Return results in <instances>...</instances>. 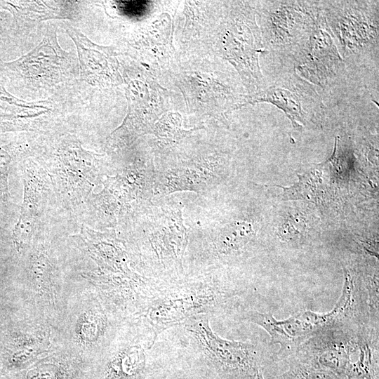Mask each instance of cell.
<instances>
[{"label":"cell","instance_id":"1","mask_svg":"<svg viewBox=\"0 0 379 379\" xmlns=\"http://www.w3.org/2000/svg\"><path fill=\"white\" fill-rule=\"evenodd\" d=\"M57 155L58 161L49 167L47 175L60 197L65 203L76 205L88 195L97 182V159L72 135L61 140Z\"/></svg>","mask_w":379,"mask_h":379},{"label":"cell","instance_id":"2","mask_svg":"<svg viewBox=\"0 0 379 379\" xmlns=\"http://www.w3.org/2000/svg\"><path fill=\"white\" fill-rule=\"evenodd\" d=\"M329 13L330 30H333L344 55L378 46V15H372L365 8L364 2L343 1Z\"/></svg>","mask_w":379,"mask_h":379},{"label":"cell","instance_id":"3","mask_svg":"<svg viewBox=\"0 0 379 379\" xmlns=\"http://www.w3.org/2000/svg\"><path fill=\"white\" fill-rule=\"evenodd\" d=\"M318 16L302 1L268 3L265 27L268 46L281 48L302 40L301 36L308 35Z\"/></svg>","mask_w":379,"mask_h":379},{"label":"cell","instance_id":"4","mask_svg":"<svg viewBox=\"0 0 379 379\" xmlns=\"http://www.w3.org/2000/svg\"><path fill=\"white\" fill-rule=\"evenodd\" d=\"M317 18L301 49L298 68L308 79L315 83L326 79L342 62V58L331 36L328 26Z\"/></svg>","mask_w":379,"mask_h":379},{"label":"cell","instance_id":"5","mask_svg":"<svg viewBox=\"0 0 379 379\" xmlns=\"http://www.w3.org/2000/svg\"><path fill=\"white\" fill-rule=\"evenodd\" d=\"M22 176L23 199L19 218L13 230V239L18 250L31 237L48 189L47 173L33 163L24 166Z\"/></svg>","mask_w":379,"mask_h":379},{"label":"cell","instance_id":"6","mask_svg":"<svg viewBox=\"0 0 379 379\" xmlns=\"http://www.w3.org/2000/svg\"><path fill=\"white\" fill-rule=\"evenodd\" d=\"M341 302L338 309H334L332 313L326 314L307 312L285 321H278L270 315L254 313L250 314L248 320L262 326L270 333L275 342L286 343L331 321L340 310H343L345 303H343V301Z\"/></svg>","mask_w":379,"mask_h":379},{"label":"cell","instance_id":"7","mask_svg":"<svg viewBox=\"0 0 379 379\" xmlns=\"http://www.w3.org/2000/svg\"><path fill=\"white\" fill-rule=\"evenodd\" d=\"M67 32L76 44L81 64V76L88 82H102L105 79H117V63L104 47L92 43L84 34L72 27Z\"/></svg>","mask_w":379,"mask_h":379},{"label":"cell","instance_id":"8","mask_svg":"<svg viewBox=\"0 0 379 379\" xmlns=\"http://www.w3.org/2000/svg\"><path fill=\"white\" fill-rule=\"evenodd\" d=\"M260 102H270L281 109L295 127L300 128L301 124H305L307 117L306 109L300 93L295 87H287L284 84L270 86L255 95L244 105Z\"/></svg>","mask_w":379,"mask_h":379},{"label":"cell","instance_id":"9","mask_svg":"<svg viewBox=\"0 0 379 379\" xmlns=\"http://www.w3.org/2000/svg\"><path fill=\"white\" fill-rule=\"evenodd\" d=\"M188 329L206 347L211 354L228 364H241L246 357L245 347L240 343H232L217 337L211 330L207 319H201L189 324Z\"/></svg>","mask_w":379,"mask_h":379},{"label":"cell","instance_id":"10","mask_svg":"<svg viewBox=\"0 0 379 379\" xmlns=\"http://www.w3.org/2000/svg\"><path fill=\"white\" fill-rule=\"evenodd\" d=\"M46 1H0V7L17 19L61 18V13L53 4ZM64 18H66L62 15Z\"/></svg>","mask_w":379,"mask_h":379},{"label":"cell","instance_id":"11","mask_svg":"<svg viewBox=\"0 0 379 379\" xmlns=\"http://www.w3.org/2000/svg\"><path fill=\"white\" fill-rule=\"evenodd\" d=\"M253 234V227L248 222L230 224L222 230L218 237L219 250L223 253L239 250L251 239Z\"/></svg>","mask_w":379,"mask_h":379},{"label":"cell","instance_id":"12","mask_svg":"<svg viewBox=\"0 0 379 379\" xmlns=\"http://www.w3.org/2000/svg\"><path fill=\"white\" fill-rule=\"evenodd\" d=\"M13 158L9 151L0 146V201H7L10 198L8 175Z\"/></svg>","mask_w":379,"mask_h":379},{"label":"cell","instance_id":"13","mask_svg":"<svg viewBox=\"0 0 379 379\" xmlns=\"http://www.w3.org/2000/svg\"><path fill=\"white\" fill-rule=\"evenodd\" d=\"M57 368L51 365H43L30 369L27 373V379H56Z\"/></svg>","mask_w":379,"mask_h":379},{"label":"cell","instance_id":"14","mask_svg":"<svg viewBox=\"0 0 379 379\" xmlns=\"http://www.w3.org/2000/svg\"><path fill=\"white\" fill-rule=\"evenodd\" d=\"M5 25H6V19L4 17H2L0 15V44H1V42L5 38V34H6Z\"/></svg>","mask_w":379,"mask_h":379}]
</instances>
